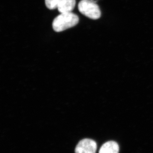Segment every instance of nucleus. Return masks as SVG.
I'll use <instances>...</instances> for the list:
<instances>
[{
  "label": "nucleus",
  "instance_id": "f257e3e1",
  "mask_svg": "<svg viewBox=\"0 0 153 153\" xmlns=\"http://www.w3.org/2000/svg\"><path fill=\"white\" fill-rule=\"evenodd\" d=\"M79 20L78 16L71 12L62 13L54 19L52 27L55 32H62L76 26Z\"/></svg>",
  "mask_w": 153,
  "mask_h": 153
},
{
  "label": "nucleus",
  "instance_id": "f03ea898",
  "mask_svg": "<svg viewBox=\"0 0 153 153\" xmlns=\"http://www.w3.org/2000/svg\"><path fill=\"white\" fill-rule=\"evenodd\" d=\"M96 2L94 0H81L78 4V10L88 18L97 20L101 16V11Z\"/></svg>",
  "mask_w": 153,
  "mask_h": 153
},
{
  "label": "nucleus",
  "instance_id": "7ed1b4c3",
  "mask_svg": "<svg viewBox=\"0 0 153 153\" xmlns=\"http://www.w3.org/2000/svg\"><path fill=\"white\" fill-rule=\"evenodd\" d=\"M97 144L95 141L89 139L81 140L76 145L75 153H96Z\"/></svg>",
  "mask_w": 153,
  "mask_h": 153
},
{
  "label": "nucleus",
  "instance_id": "20e7f679",
  "mask_svg": "<svg viewBox=\"0 0 153 153\" xmlns=\"http://www.w3.org/2000/svg\"><path fill=\"white\" fill-rule=\"evenodd\" d=\"M75 4V0H60L57 8L60 13H70L74 9Z\"/></svg>",
  "mask_w": 153,
  "mask_h": 153
},
{
  "label": "nucleus",
  "instance_id": "39448f33",
  "mask_svg": "<svg viewBox=\"0 0 153 153\" xmlns=\"http://www.w3.org/2000/svg\"><path fill=\"white\" fill-rule=\"evenodd\" d=\"M119 146L117 143L110 141L102 145L99 153H119Z\"/></svg>",
  "mask_w": 153,
  "mask_h": 153
},
{
  "label": "nucleus",
  "instance_id": "423d86ee",
  "mask_svg": "<svg viewBox=\"0 0 153 153\" xmlns=\"http://www.w3.org/2000/svg\"><path fill=\"white\" fill-rule=\"evenodd\" d=\"M60 0H45V4L49 10L57 8Z\"/></svg>",
  "mask_w": 153,
  "mask_h": 153
}]
</instances>
